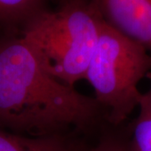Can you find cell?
<instances>
[{
	"mask_svg": "<svg viewBox=\"0 0 151 151\" xmlns=\"http://www.w3.org/2000/svg\"><path fill=\"white\" fill-rule=\"evenodd\" d=\"M0 151H71L57 135L24 136L0 129Z\"/></svg>",
	"mask_w": 151,
	"mask_h": 151,
	"instance_id": "5",
	"label": "cell"
},
{
	"mask_svg": "<svg viewBox=\"0 0 151 151\" xmlns=\"http://www.w3.org/2000/svg\"><path fill=\"white\" fill-rule=\"evenodd\" d=\"M45 0H0V24L9 28L22 26L46 11Z\"/></svg>",
	"mask_w": 151,
	"mask_h": 151,
	"instance_id": "6",
	"label": "cell"
},
{
	"mask_svg": "<svg viewBox=\"0 0 151 151\" xmlns=\"http://www.w3.org/2000/svg\"><path fill=\"white\" fill-rule=\"evenodd\" d=\"M65 1H67V0H63V2H65Z\"/></svg>",
	"mask_w": 151,
	"mask_h": 151,
	"instance_id": "10",
	"label": "cell"
},
{
	"mask_svg": "<svg viewBox=\"0 0 151 151\" xmlns=\"http://www.w3.org/2000/svg\"><path fill=\"white\" fill-rule=\"evenodd\" d=\"M139 113L133 129L129 151H151V98L143 94L139 105Z\"/></svg>",
	"mask_w": 151,
	"mask_h": 151,
	"instance_id": "7",
	"label": "cell"
},
{
	"mask_svg": "<svg viewBox=\"0 0 151 151\" xmlns=\"http://www.w3.org/2000/svg\"><path fill=\"white\" fill-rule=\"evenodd\" d=\"M103 19L151 55V0H90Z\"/></svg>",
	"mask_w": 151,
	"mask_h": 151,
	"instance_id": "4",
	"label": "cell"
},
{
	"mask_svg": "<svg viewBox=\"0 0 151 151\" xmlns=\"http://www.w3.org/2000/svg\"><path fill=\"white\" fill-rule=\"evenodd\" d=\"M102 23L90 0H67L29 22L21 37L48 75L74 86L85 78Z\"/></svg>",
	"mask_w": 151,
	"mask_h": 151,
	"instance_id": "2",
	"label": "cell"
},
{
	"mask_svg": "<svg viewBox=\"0 0 151 151\" xmlns=\"http://www.w3.org/2000/svg\"><path fill=\"white\" fill-rule=\"evenodd\" d=\"M89 151H129L127 145L114 139L101 141L95 148Z\"/></svg>",
	"mask_w": 151,
	"mask_h": 151,
	"instance_id": "8",
	"label": "cell"
},
{
	"mask_svg": "<svg viewBox=\"0 0 151 151\" xmlns=\"http://www.w3.org/2000/svg\"><path fill=\"white\" fill-rule=\"evenodd\" d=\"M150 69L151 55L145 49L103 19L84 79L93 88L94 99L110 123L124 122L139 108L143 96L139 84Z\"/></svg>",
	"mask_w": 151,
	"mask_h": 151,
	"instance_id": "3",
	"label": "cell"
},
{
	"mask_svg": "<svg viewBox=\"0 0 151 151\" xmlns=\"http://www.w3.org/2000/svg\"><path fill=\"white\" fill-rule=\"evenodd\" d=\"M148 95H149V96H150V98H151V91H150V92H148Z\"/></svg>",
	"mask_w": 151,
	"mask_h": 151,
	"instance_id": "9",
	"label": "cell"
},
{
	"mask_svg": "<svg viewBox=\"0 0 151 151\" xmlns=\"http://www.w3.org/2000/svg\"><path fill=\"white\" fill-rule=\"evenodd\" d=\"M95 99L48 75L21 37L0 40V127L15 134L55 135L97 114Z\"/></svg>",
	"mask_w": 151,
	"mask_h": 151,
	"instance_id": "1",
	"label": "cell"
}]
</instances>
